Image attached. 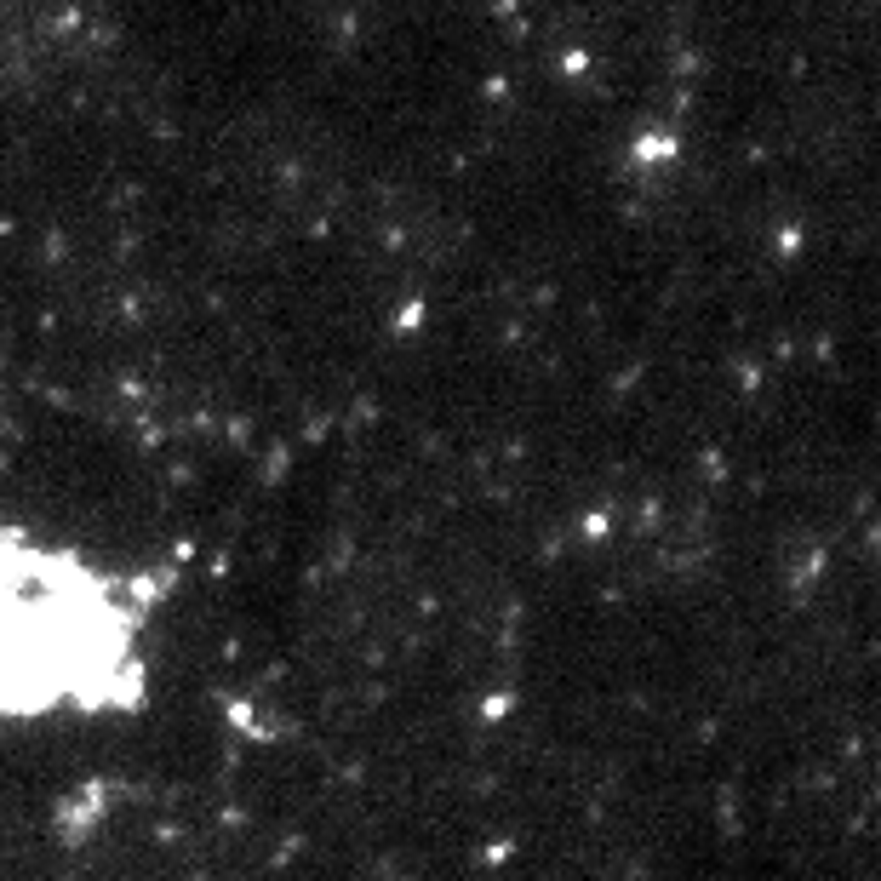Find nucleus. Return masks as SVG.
Here are the masks:
<instances>
[{
    "label": "nucleus",
    "instance_id": "1",
    "mask_svg": "<svg viewBox=\"0 0 881 881\" xmlns=\"http://www.w3.org/2000/svg\"><path fill=\"white\" fill-rule=\"evenodd\" d=\"M149 687L144 590L81 544L0 515V727L126 721Z\"/></svg>",
    "mask_w": 881,
    "mask_h": 881
}]
</instances>
